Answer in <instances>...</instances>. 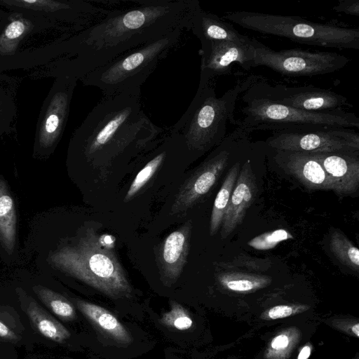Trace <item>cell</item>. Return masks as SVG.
I'll return each mask as SVG.
<instances>
[{"label": "cell", "instance_id": "11", "mask_svg": "<svg viewBox=\"0 0 359 359\" xmlns=\"http://www.w3.org/2000/svg\"><path fill=\"white\" fill-rule=\"evenodd\" d=\"M247 89L279 104L303 111H334L343 110L348 105L346 97L331 90L316 87L271 85L264 78L252 75Z\"/></svg>", "mask_w": 359, "mask_h": 359}, {"label": "cell", "instance_id": "33", "mask_svg": "<svg viewBox=\"0 0 359 359\" xmlns=\"http://www.w3.org/2000/svg\"><path fill=\"white\" fill-rule=\"evenodd\" d=\"M288 338L285 334L277 336L271 342V346L273 349H281L285 348L288 345Z\"/></svg>", "mask_w": 359, "mask_h": 359}, {"label": "cell", "instance_id": "25", "mask_svg": "<svg viewBox=\"0 0 359 359\" xmlns=\"http://www.w3.org/2000/svg\"><path fill=\"white\" fill-rule=\"evenodd\" d=\"M160 322L165 327L176 330H187L193 325V320L187 311L179 303L171 301L170 309L163 313Z\"/></svg>", "mask_w": 359, "mask_h": 359}, {"label": "cell", "instance_id": "19", "mask_svg": "<svg viewBox=\"0 0 359 359\" xmlns=\"http://www.w3.org/2000/svg\"><path fill=\"white\" fill-rule=\"evenodd\" d=\"M16 213L13 198L5 183L0 180V241L11 254L15 244Z\"/></svg>", "mask_w": 359, "mask_h": 359}, {"label": "cell", "instance_id": "12", "mask_svg": "<svg viewBox=\"0 0 359 359\" xmlns=\"http://www.w3.org/2000/svg\"><path fill=\"white\" fill-rule=\"evenodd\" d=\"M255 47L253 39L246 43L229 41H215L201 54L199 84L212 82L217 76L231 72L233 63H238L243 69L253 68Z\"/></svg>", "mask_w": 359, "mask_h": 359}, {"label": "cell", "instance_id": "18", "mask_svg": "<svg viewBox=\"0 0 359 359\" xmlns=\"http://www.w3.org/2000/svg\"><path fill=\"white\" fill-rule=\"evenodd\" d=\"M83 314L100 330L122 344H130L133 339L121 322L106 309L83 300H76Z\"/></svg>", "mask_w": 359, "mask_h": 359}, {"label": "cell", "instance_id": "23", "mask_svg": "<svg viewBox=\"0 0 359 359\" xmlns=\"http://www.w3.org/2000/svg\"><path fill=\"white\" fill-rule=\"evenodd\" d=\"M330 247L332 254L340 263L358 272L359 250L341 231L334 229L332 231Z\"/></svg>", "mask_w": 359, "mask_h": 359}, {"label": "cell", "instance_id": "30", "mask_svg": "<svg viewBox=\"0 0 359 359\" xmlns=\"http://www.w3.org/2000/svg\"><path fill=\"white\" fill-rule=\"evenodd\" d=\"M25 30V26L20 21H14L11 23L5 31L8 39H15L20 36Z\"/></svg>", "mask_w": 359, "mask_h": 359}, {"label": "cell", "instance_id": "24", "mask_svg": "<svg viewBox=\"0 0 359 359\" xmlns=\"http://www.w3.org/2000/svg\"><path fill=\"white\" fill-rule=\"evenodd\" d=\"M34 290L42 302L60 318L65 321L75 318V309L65 297L41 286L34 287Z\"/></svg>", "mask_w": 359, "mask_h": 359}, {"label": "cell", "instance_id": "10", "mask_svg": "<svg viewBox=\"0 0 359 359\" xmlns=\"http://www.w3.org/2000/svg\"><path fill=\"white\" fill-rule=\"evenodd\" d=\"M271 149L306 153L358 151L359 135L353 128L316 126L273 132L264 141Z\"/></svg>", "mask_w": 359, "mask_h": 359}, {"label": "cell", "instance_id": "32", "mask_svg": "<svg viewBox=\"0 0 359 359\" xmlns=\"http://www.w3.org/2000/svg\"><path fill=\"white\" fill-rule=\"evenodd\" d=\"M0 337L8 340H18V336L0 320Z\"/></svg>", "mask_w": 359, "mask_h": 359}, {"label": "cell", "instance_id": "4", "mask_svg": "<svg viewBox=\"0 0 359 359\" xmlns=\"http://www.w3.org/2000/svg\"><path fill=\"white\" fill-rule=\"evenodd\" d=\"M226 21L261 34L288 39L310 46L337 49H359V28L306 20L299 16L245 11L226 12Z\"/></svg>", "mask_w": 359, "mask_h": 359}, {"label": "cell", "instance_id": "9", "mask_svg": "<svg viewBox=\"0 0 359 359\" xmlns=\"http://www.w3.org/2000/svg\"><path fill=\"white\" fill-rule=\"evenodd\" d=\"M250 134L243 128L237 126L226 135L217 148L184 182L173 203L172 213L186 211L210 191L229 165L233 151L249 140Z\"/></svg>", "mask_w": 359, "mask_h": 359}, {"label": "cell", "instance_id": "29", "mask_svg": "<svg viewBox=\"0 0 359 359\" xmlns=\"http://www.w3.org/2000/svg\"><path fill=\"white\" fill-rule=\"evenodd\" d=\"M294 311L292 306L287 305L276 306L268 311V316L270 319L276 320L291 316Z\"/></svg>", "mask_w": 359, "mask_h": 359}, {"label": "cell", "instance_id": "13", "mask_svg": "<svg viewBox=\"0 0 359 359\" xmlns=\"http://www.w3.org/2000/svg\"><path fill=\"white\" fill-rule=\"evenodd\" d=\"M322 165L337 195L350 196L359 188V151L310 153Z\"/></svg>", "mask_w": 359, "mask_h": 359}, {"label": "cell", "instance_id": "16", "mask_svg": "<svg viewBox=\"0 0 359 359\" xmlns=\"http://www.w3.org/2000/svg\"><path fill=\"white\" fill-rule=\"evenodd\" d=\"M191 30L201 43V54L215 41H229L246 43L251 39L248 36L241 34L231 22L214 13L205 11L201 8L193 18Z\"/></svg>", "mask_w": 359, "mask_h": 359}, {"label": "cell", "instance_id": "28", "mask_svg": "<svg viewBox=\"0 0 359 359\" xmlns=\"http://www.w3.org/2000/svg\"><path fill=\"white\" fill-rule=\"evenodd\" d=\"M332 10L338 13L359 16L358 0H339L337 5L333 6Z\"/></svg>", "mask_w": 359, "mask_h": 359}, {"label": "cell", "instance_id": "5", "mask_svg": "<svg viewBox=\"0 0 359 359\" xmlns=\"http://www.w3.org/2000/svg\"><path fill=\"white\" fill-rule=\"evenodd\" d=\"M51 263L96 290L114 298L130 297L132 288L124 271L109 248L89 233L75 246H67L53 253Z\"/></svg>", "mask_w": 359, "mask_h": 359}, {"label": "cell", "instance_id": "20", "mask_svg": "<svg viewBox=\"0 0 359 359\" xmlns=\"http://www.w3.org/2000/svg\"><path fill=\"white\" fill-rule=\"evenodd\" d=\"M241 166L240 161H236L231 165L216 196L210 221V233L211 236L215 235L222 226L224 215L229 205Z\"/></svg>", "mask_w": 359, "mask_h": 359}, {"label": "cell", "instance_id": "31", "mask_svg": "<svg viewBox=\"0 0 359 359\" xmlns=\"http://www.w3.org/2000/svg\"><path fill=\"white\" fill-rule=\"evenodd\" d=\"M59 124V116L56 114H50L46 120V130L49 133H54L57 129Z\"/></svg>", "mask_w": 359, "mask_h": 359}, {"label": "cell", "instance_id": "2", "mask_svg": "<svg viewBox=\"0 0 359 359\" xmlns=\"http://www.w3.org/2000/svg\"><path fill=\"white\" fill-rule=\"evenodd\" d=\"M140 87L103 96L77 131L82 152L90 161H111L128 152L153 147L165 133L146 115Z\"/></svg>", "mask_w": 359, "mask_h": 359}, {"label": "cell", "instance_id": "27", "mask_svg": "<svg viewBox=\"0 0 359 359\" xmlns=\"http://www.w3.org/2000/svg\"><path fill=\"white\" fill-rule=\"evenodd\" d=\"M271 261L268 259H257L246 255H240L231 262L224 264L225 269H248L256 271H263L269 269Z\"/></svg>", "mask_w": 359, "mask_h": 359}, {"label": "cell", "instance_id": "14", "mask_svg": "<svg viewBox=\"0 0 359 359\" xmlns=\"http://www.w3.org/2000/svg\"><path fill=\"white\" fill-rule=\"evenodd\" d=\"M269 149L272 151L273 162L307 189L332 191L326 172L310 153Z\"/></svg>", "mask_w": 359, "mask_h": 359}, {"label": "cell", "instance_id": "7", "mask_svg": "<svg viewBox=\"0 0 359 359\" xmlns=\"http://www.w3.org/2000/svg\"><path fill=\"white\" fill-rule=\"evenodd\" d=\"M241 98L244 103L241 108L243 117L238 120L237 126L243 128L249 133L316 126L359 128V119L355 114L344 109L326 112L299 110L269 100L247 88Z\"/></svg>", "mask_w": 359, "mask_h": 359}, {"label": "cell", "instance_id": "17", "mask_svg": "<svg viewBox=\"0 0 359 359\" xmlns=\"http://www.w3.org/2000/svg\"><path fill=\"white\" fill-rule=\"evenodd\" d=\"M191 228L189 221L170 233L162 244L161 269L168 280H175L182 271L189 253Z\"/></svg>", "mask_w": 359, "mask_h": 359}, {"label": "cell", "instance_id": "21", "mask_svg": "<svg viewBox=\"0 0 359 359\" xmlns=\"http://www.w3.org/2000/svg\"><path fill=\"white\" fill-rule=\"evenodd\" d=\"M27 311L34 326L45 337L58 343L69 338L71 334L69 330L36 302H31Z\"/></svg>", "mask_w": 359, "mask_h": 359}, {"label": "cell", "instance_id": "26", "mask_svg": "<svg viewBox=\"0 0 359 359\" xmlns=\"http://www.w3.org/2000/svg\"><path fill=\"white\" fill-rule=\"evenodd\" d=\"M292 238V236L287 231L280 229L257 236L248 241V245L256 250H266L272 249L279 243Z\"/></svg>", "mask_w": 359, "mask_h": 359}, {"label": "cell", "instance_id": "3", "mask_svg": "<svg viewBox=\"0 0 359 359\" xmlns=\"http://www.w3.org/2000/svg\"><path fill=\"white\" fill-rule=\"evenodd\" d=\"M252 75L217 97L212 82L199 84L189 107L169 129L178 134L192 153H203L219 145L226 137L228 122L237 126L234 116L237 99L250 83Z\"/></svg>", "mask_w": 359, "mask_h": 359}, {"label": "cell", "instance_id": "22", "mask_svg": "<svg viewBox=\"0 0 359 359\" xmlns=\"http://www.w3.org/2000/svg\"><path fill=\"white\" fill-rule=\"evenodd\" d=\"M229 269L218 275L220 284L229 290L246 292L265 287L270 283L271 277L265 275L249 273L248 271Z\"/></svg>", "mask_w": 359, "mask_h": 359}, {"label": "cell", "instance_id": "8", "mask_svg": "<svg viewBox=\"0 0 359 359\" xmlns=\"http://www.w3.org/2000/svg\"><path fill=\"white\" fill-rule=\"evenodd\" d=\"M253 67H266L285 76H311L334 73L350 61L335 52L309 51L301 48L275 50L253 39Z\"/></svg>", "mask_w": 359, "mask_h": 359}, {"label": "cell", "instance_id": "1", "mask_svg": "<svg viewBox=\"0 0 359 359\" xmlns=\"http://www.w3.org/2000/svg\"><path fill=\"white\" fill-rule=\"evenodd\" d=\"M198 0H137L83 29L76 46L81 79L123 53L176 29L191 30Z\"/></svg>", "mask_w": 359, "mask_h": 359}, {"label": "cell", "instance_id": "34", "mask_svg": "<svg viewBox=\"0 0 359 359\" xmlns=\"http://www.w3.org/2000/svg\"><path fill=\"white\" fill-rule=\"evenodd\" d=\"M311 354V348L309 346L304 347L300 351L297 359H307Z\"/></svg>", "mask_w": 359, "mask_h": 359}, {"label": "cell", "instance_id": "15", "mask_svg": "<svg viewBox=\"0 0 359 359\" xmlns=\"http://www.w3.org/2000/svg\"><path fill=\"white\" fill-rule=\"evenodd\" d=\"M257 194L252 161L246 159L241 169L222 223L221 236L226 238L240 225Z\"/></svg>", "mask_w": 359, "mask_h": 359}, {"label": "cell", "instance_id": "35", "mask_svg": "<svg viewBox=\"0 0 359 359\" xmlns=\"http://www.w3.org/2000/svg\"><path fill=\"white\" fill-rule=\"evenodd\" d=\"M353 332L355 334L356 337H359V324L356 323L352 327Z\"/></svg>", "mask_w": 359, "mask_h": 359}, {"label": "cell", "instance_id": "6", "mask_svg": "<svg viewBox=\"0 0 359 359\" xmlns=\"http://www.w3.org/2000/svg\"><path fill=\"white\" fill-rule=\"evenodd\" d=\"M184 29H176L162 38L129 50L83 76L86 85L97 87L110 96L140 87L158 63L177 48Z\"/></svg>", "mask_w": 359, "mask_h": 359}]
</instances>
